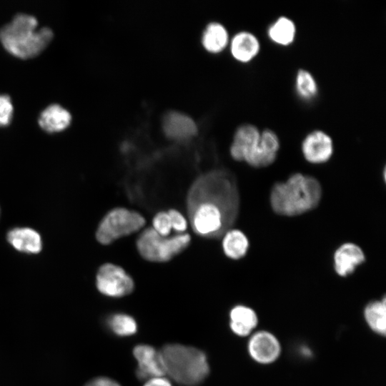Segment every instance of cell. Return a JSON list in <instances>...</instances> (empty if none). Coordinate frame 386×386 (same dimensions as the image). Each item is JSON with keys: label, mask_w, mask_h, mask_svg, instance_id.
Masks as SVG:
<instances>
[{"label": "cell", "mask_w": 386, "mask_h": 386, "mask_svg": "<svg viewBox=\"0 0 386 386\" xmlns=\"http://www.w3.org/2000/svg\"><path fill=\"white\" fill-rule=\"evenodd\" d=\"M145 223L144 217L139 212L124 207H116L108 212L101 220L96 238L102 244L107 245L140 230Z\"/></svg>", "instance_id": "cell-6"}, {"label": "cell", "mask_w": 386, "mask_h": 386, "mask_svg": "<svg viewBox=\"0 0 386 386\" xmlns=\"http://www.w3.org/2000/svg\"><path fill=\"white\" fill-rule=\"evenodd\" d=\"M138 365L136 375L140 380H149L166 375L159 351L148 345H139L133 350Z\"/></svg>", "instance_id": "cell-11"}, {"label": "cell", "mask_w": 386, "mask_h": 386, "mask_svg": "<svg viewBox=\"0 0 386 386\" xmlns=\"http://www.w3.org/2000/svg\"><path fill=\"white\" fill-rule=\"evenodd\" d=\"M112 331L119 336L134 335L137 330L135 320L129 315L117 313L112 315L107 320Z\"/></svg>", "instance_id": "cell-24"}, {"label": "cell", "mask_w": 386, "mask_h": 386, "mask_svg": "<svg viewBox=\"0 0 386 386\" xmlns=\"http://www.w3.org/2000/svg\"><path fill=\"white\" fill-rule=\"evenodd\" d=\"M162 126L167 137L178 140L190 138L197 132L194 120L187 114L177 111L168 112L164 116Z\"/></svg>", "instance_id": "cell-15"}, {"label": "cell", "mask_w": 386, "mask_h": 386, "mask_svg": "<svg viewBox=\"0 0 386 386\" xmlns=\"http://www.w3.org/2000/svg\"><path fill=\"white\" fill-rule=\"evenodd\" d=\"M247 350L249 357L261 365L276 362L282 352L279 338L266 330H256L248 337Z\"/></svg>", "instance_id": "cell-8"}, {"label": "cell", "mask_w": 386, "mask_h": 386, "mask_svg": "<svg viewBox=\"0 0 386 386\" xmlns=\"http://www.w3.org/2000/svg\"><path fill=\"white\" fill-rule=\"evenodd\" d=\"M295 91L305 100L315 98L318 93V84L313 74L307 69H300L295 76Z\"/></svg>", "instance_id": "cell-23"}, {"label": "cell", "mask_w": 386, "mask_h": 386, "mask_svg": "<svg viewBox=\"0 0 386 386\" xmlns=\"http://www.w3.org/2000/svg\"><path fill=\"white\" fill-rule=\"evenodd\" d=\"M190 242L191 237L188 233L164 237L152 227H147L138 237L136 246L144 259L153 262H166L183 252Z\"/></svg>", "instance_id": "cell-5"}, {"label": "cell", "mask_w": 386, "mask_h": 386, "mask_svg": "<svg viewBox=\"0 0 386 386\" xmlns=\"http://www.w3.org/2000/svg\"><path fill=\"white\" fill-rule=\"evenodd\" d=\"M363 318L368 327L379 336L386 335V300H372L363 310Z\"/></svg>", "instance_id": "cell-20"}, {"label": "cell", "mask_w": 386, "mask_h": 386, "mask_svg": "<svg viewBox=\"0 0 386 386\" xmlns=\"http://www.w3.org/2000/svg\"><path fill=\"white\" fill-rule=\"evenodd\" d=\"M96 284L102 294L111 297L128 295L134 288L132 277L122 267L112 263H105L99 268Z\"/></svg>", "instance_id": "cell-7"}, {"label": "cell", "mask_w": 386, "mask_h": 386, "mask_svg": "<svg viewBox=\"0 0 386 386\" xmlns=\"http://www.w3.org/2000/svg\"><path fill=\"white\" fill-rule=\"evenodd\" d=\"M222 249L225 255L232 259L245 256L249 248V240L239 229H229L222 235Z\"/></svg>", "instance_id": "cell-21"}, {"label": "cell", "mask_w": 386, "mask_h": 386, "mask_svg": "<svg viewBox=\"0 0 386 386\" xmlns=\"http://www.w3.org/2000/svg\"><path fill=\"white\" fill-rule=\"evenodd\" d=\"M159 352L166 374L179 384L197 385L209 372L207 356L197 348L180 344H168Z\"/></svg>", "instance_id": "cell-4"}, {"label": "cell", "mask_w": 386, "mask_h": 386, "mask_svg": "<svg viewBox=\"0 0 386 386\" xmlns=\"http://www.w3.org/2000/svg\"><path fill=\"white\" fill-rule=\"evenodd\" d=\"M187 209L194 232L201 237H218L230 229L227 202L215 192H188Z\"/></svg>", "instance_id": "cell-3"}, {"label": "cell", "mask_w": 386, "mask_h": 386, "mask_svg": "<svg viewBox=\"0 0 386 386\" xmlns=\"http://www.w3.org/2000/svg\"><path fill=\"white\" fill-rule=\"evenodd\" d=\"M301 149L303 157L308 162L322 164L332 156L333 141L325 131L315 129L305 137L302 142Z\"/></svg>", "instance_id": "cell-10"}, {"label": "cell", "mask_w": 386, "mask_h": 386, "mask_svg": "<svg viewBox=\"0 0 386 386\" xmlns=\"http://www.w3.org/2000/svg\"><path fill=\"white\" fill-rule=\"evenodd\" d=\"M204 47L210 52H219L228 44L229 34L220 23L211 22L205 28L202 39Z\"/></svg>", "instance_id": "cell-22"}, {"label": "cell", "mask_w": 386, "mask_h": 386, "mask_svg": "<svg viewBox=\"0 0 386 386\" xmlns=\"http://www.w3.org/2000/svg\"><path fill=\"white\" fill-rule=\"evenodd\" d=\"M365 261V255L362 249L351 242L340 245L334 254L335 270L340 277L351 274Z\"/></svg>", "instance_id": "cell-12"}, {"label": "cell", "mask_w": 386, "mask_h": 386, "mask_svg": "<svg viewBox=\"0 0 386 386\" xmlns=\"http://www.w3.org/2000/svg\"><path fill=\"white\" fill-rule=\"evenodd\" d=\"M229 327L232 332L238 337H249L259 325V317L252 307L237 305L229 312Z\"/></svg>", "instance_id": "cell-13"}, {"label": "cell", "mask_w": 386, "mask_h": 386, "mask_svg": "<svg viewBox=\"0 0 386 386\" xmlns=\"http://www.w3.org/2000/svg\"><path fill=\"white\" fill-rule=\"evenodd\" d=\"M172 229L177 233H184L187 228V221L184 215L174 209L167 211Z\"/></svg>", "instance_id": "cell-27"}, {"label": "cell", "mask_w": 386, "mask_h": 386, "mask_svg": "<svg viewBox=\"0 0 386 386\" xmlns=\"http://www.w3.org/2000/svg\"><path fill=\"white\" fill-rule=\"evenodd\" d=\"M261 44L257 36L248 31L235 34L230 43L232 56L239 62L248 63L259 53Z\"/></svg>", "instance_id": "cell-17"}, {"label": "cell", "mask_w": 386, "mask_h": 386, "mask_svg": "<svg viewBox=\"0 0 386 386\" xmlns=\"http://www.w3.org/2000/svg\"><path fill=\"white\" fill-rule=\"evenodd\" d=\"M279 149L277 134L269 129L261 131L257 149L249 165L254 167H265L272 164Z\"/></svg>", "instance_id": "cell-16"}, {"label": "cell", "mask_w": 386, "mask_h": 386, "mask_svg": "<svg viewBox=\"0 0 386 386\" xmlns=\"http://www.w3.org/2000/svg\"><path fill=\"white\" fill-rule=\"evenodd\" d=\"M144 386H172V385L167 378L162 376L147 380Z\"/></svg>", "instance_id": "cell-29"}, {"label": "cell", "mask_w": 386, "mask_h": 386, "mask_svg": "<svg viewBox=\"0 0 386 386\" xmlns=\"http://www.w3.org/2000/svg\"><path fill=\"white\" fill-rule=\"evenodd\" d=\"M322 187L315 177L295 173L285 182L276 183L270 193L273 211L283 216H295L315 208L320 202Z\"/></svg>", "instance_id": "cell-2"}, {"label": "cell", "mask_w": 386, "mask_h": 386, "mask_svg": "<svg viewBox=\"0 0 386 386\" xmlns=\"http://www.w3.org/2000/svg\"><path fill=\"white\" fill-rule=\"evenodd\" d=\"M14 104L8 94H0V127L10 124L14 117Z\"/></svg>", "instance_id": "cell-25"}, {"label": "cell", "mask_w": 386, "mask_h": 386, "mask_svg": "<svg viewBox=\"0 0 386 386\" xmlns=\"http://www.w3.org/2000/svg\"><path fill=\"white\" fill-rule=\"evenodd\" d=\"M54 32L49 26H39L36 16L17 13L0 28V42L11 55L20 59L32 58L49 45Z\"/></svg>", "instance_id": "cell-1"}, {"label": "cell", "mask_w": 386, "mask_h": 386, "mask_svg": "<svg viewBox=\"0 0 386 386\" xmlns=\"http://www.w3.org/2000/svg\"><path fill=\"white\" fill-rule=\"evenodd\" d=\"M6 239L8 242L19 252L37 254L42 249L40 234L31 228H13L8 232Z\"/></svg>", "instance_id": "cell-18"}, {"label": "cell", "mask_w": 386, "mask_h": 386, "mask_svg": "<svg viewBox=\"0 0 386 386\" xmlns=\"http://www.w3.org/2000/svg\"><path fill=\"white\" fill-rule=\"evenodd\" d=\"M71 112L58 103L47 105L37 119L39 127L48 133H56L65 130L71 124Z\"/></svg>", "instance_id": "cell-14"}, {"label": "cell", "mask_w": 386, "mask_h": 386, "mask_svg": "<svg viewBox=\"0 0 386 386\" xmlns=\"http://www.w3.org/2000/svg\"><path fill=\"white\" fill-rule=\"evenodd\" d=\"M152 227L159 234L164 237L169 236L172 227L167 212L161 211L157 212L153 217Z\"/></svg>", "instance_id": "cell-26"}, {"label": "cell", "mask_w": 386, "mask_h": 386, "mask_svg": "<svg viewBox=\"0 0 386 386\" xmlns=\"http://www.w3.org/2000/svg\"><path fill=\"white\" fill-rule=\"evenodd\" d=\"M261 131L254 124H244L235 131L230 147L232 157L249 164L259 142Z\"/></svg>", "instance_id": "cell-9"}, {"label": "cell", "mask_w": 386, "mask_h": 386, "mask_svg": "<svg viewBox=\"0 0 386 386\" xmlns=\"http://www.w3.org/2000/svg\"><path fill=\"white\" fill-rule=\"evenodd\" d=\"M85 386H121L115 380L108 377H97L91 380Z\"/></svg>", "instance_id": "cell-28"}, {"label": "cell", "mask_w": 386, "mask_h": 386, "mask_svg": "<svg viewBox=\"0 0 386 386\" xmlns=\"http://www.w3.org/2000/svg\"><path fill=\"white\" fill-rule=\"evenodd\" d=\"M267 34L269 39L275 44L287 46L295 40L296 24L290 18L281 16L268 26Z\"/></svg>", "instance_id": "cell-19"}]
</instances>
